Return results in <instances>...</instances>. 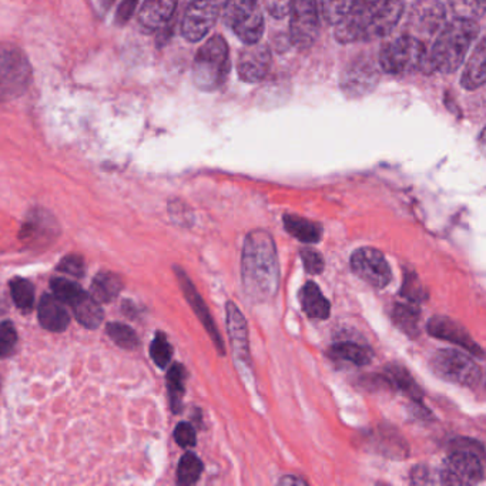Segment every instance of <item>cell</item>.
Instances as JSON below:
<instances>
[{
    "label": "cell",
    "instance_id": "6da1fadb",
    "mask_svg": "<svg viewBox=\"0 0 486 486\" xmlns=\"http://www.w3.org/2000/svg\"><path fill=\"white\" fill-rule=\"evenodd\" d=\"M404 11V0H354L347 15L336 25V40L348 45L388 36Z\"/></svg>",
    "mask_w": 486,
    "mask_h": 486
},
{
    "label": "cell",
    "instance_id": "7a4b0ae2",
    "mask_svg": "<svg viewBox=\"0 0 486 486\" xmlns=\"http://www.w3.org/2000/svg\"><path fill=\"white\" fill-rule=\"evenodd\" d=\"M241 279L251 300H271L279 288V263L276 243L270 232L255 230L244 239Z\"/></svg>",
    "mask_w": 486,
    "mask_h": 486
},
{
    "label": "cell",
    "instance_id": "3957f363",
    "mask_svg": "<svg viewBox=\"0 0 486 486\" xmlns=\"http://www.w3.org/2000/svg\"><path fill=\"white\" fill-rule=\"evenodd\" d=\"M479 32L481 29L478 22L466 19L454 18L452 22L443 25L426 54L425 65L422 70L441 75L457 72L464 63L465 56L478 37Z\"/></svg>",
    "mask_w": 486,
    "mask_h": 486
},
{
    "label": "cell",
    "instance_id": "277c9868",
    "mask_svg": "<svg viewBox=\"0 0 486 486\" xmlns=\"http://www.w3.org/2000/svg\"><path fill=\"white\" fill-rule=\"evenodd\" d=\"M230 69L229 45L222 35H215L197 52L193 65L194 85L203 92H215L224 85Z\"/></svg>",
    "mask_w": 486,
    "mask_h": 486
},
{
    "label": "cell",
    "instance_id": "5b68a950",
    "mask_svg": "<svg viewBox=\"0 0 486 486\" xmlns=\"http://www.w3.org/2000/svg\"><path fill=\"white\" fill-rule=\"evenodd\" d=\"M483 447L472 440H457L442 471L441 482L447 485H474L483 479Z\"/></svg>",
    "mask_w": 486,
    "mask_h": 486
},
{
    "label": "cell",
    "instance_id": "8992f818",
    "mask_svg": "<svg viewBox=\"0 0 486 486\" xmlns=\"http://www.w3.org/2000/svg\"><path fill=\"white\" fill-rule=\"evenodd\" d=\"M32 80V65L25 52L18 45L0 42V101L22 96Z\"/></svg>",
    "mask_w": 486,
    "mask_h": 486
},
{
    "label": "cell",
    "instance_id": "52a82bcc",
    "mask_svg": "<svg viewBox=\"0 0 486 486\" xmlns=\"http://www.w3.org/2000/svg\"><path fill=\"white\" fill-rule=\"evenodd\" d=\"M428 47L412 35H400L384 45L379 52V66L388 75H402L424 69Z\"/></svg>",
    "mask_w": 486,
    "mask_h": 486
},
{
    "label": "cell",
    "instance_id": "ba28073f",
    "mask_svg": "<svg viewBox=\"0 0 486 486\" xmlns=\"http://www.w3.org/2000/svg\"><path fill=\"white\" fill-rule=\"evenodd\" d=\"M224 23L244 45L257 44L264 33L262 0H225Z\"/></svg>",
    "mask_w": 486,
    "mask_h": 486
},
{
    "label": "cell",
    "instance_id": "9c48e42d",
    "mask_svg": "<svg viewBox=\"0 0 486 486\" xmlns=\"http://www.w3.org/2000/svg\"><path fill=\"white\" fill-rule=\"evenodd\" d=\"M433 371L450 383L476 388L482 383V369L474 358L458 350L436 351L431 358Z\"/></svg>",
    "mask_w": 486,
    "mask_h": 486
},
{
    "label": "cell",
    "instance_id": "30bf717a",
    "mask_svg": "<svg viewBox=\"0 0 486 486\" xmlns=\"http://www.w3.org/2000/svg\"><path fill=\"white\" fill-rule=\"evenodd\" d=\"M447 20V11L440 0H417L408 12L407 33L425 42L436 36Z\"/></svg>",
    "mask_w": 486,
    "mask_h": 486
},
{
    "label": "cell",
    "instance_id": "8fae6325",
    "mask_svg": "<svg viewBox=\"0 0 486 486\" xmlns=\"http://www.w3.org/2000/svg\"><path fill=\"white\" fill-rule=\"evenodd\" d=\"M291 40L300 49L314 45L320 33L319 2L317 0H290Z\"/></svg>",
    "mask_w": 486,
    "mask_h": 486
},
{
    "label": "cell",
    "instance_id": "7c38bea8",
    "mask_svg": "<svg viewBox=\"0 0 486 486\" xmlns=\"http://www.w3.org/2000/svg\"><path fill=\"white\" fill-rule=\"evenodd\" d=\"M220 13L222 0H190L182 16V37L191 44L200 42L213 29Z\"/></svg>",
    "mask_w": 486,
    "mask_h": 486
},
{
    "label": "cell",
    "instance_id": "4fadbf2b",
    "mask_svg": "<svg viewBox=\"0 0 486 486\" xmlns=\"http://www.w3.org/2000/svg\"><path fill=\"white\" fill-rule=\"evenodd\" d=\"M351 269L358 279L374 287L385 288L393 281V271L385 255L377 248L362 247L351 255Z\"/></svg>",
    "mask_w": 486,
    "mask_h": 486
},
{
    "label": "cell",
    "instance_id": "5bb4252c",
    "mask_svg": "<svg viewBox=\"0 0 486 486\" xmlns=\"http://www.w3.org/2000/svg\"><path fill=\"white\" fill-rule=\"evenodd\" d=\"M227 331H229L237 369L247 379L253 372L247 322L244 319L243 312H239V308L231 301L227 304Z\"/></svg>",
    "mask_w": 486,
    "mask_h": 486
},
{
    "label": "cell",
    "instance_id": "9a60e30c",
    "mask_svg": "<svg viewBox=\"0 0 486 486\" xmlns=\"http://www.w3.org/2000/svg\"><path fill=\"white\" fill-rule=\"evenodd\" d=\"M270 68H271V52L267 45L260 44V42L246 45L237 61L239 79L247 83H258L264 80L265 76L269 75Z\"/></svg>",
    "mask_w": 486,
    "mask_h": 486
},
{
    "label": "cell",
    "instance_id": "2e32d148",
    "mask_svg": "<svg viewBox=\"0 0 486 486\" xmlns=\"http://www.w3.org/2000/svg\"><path fill=\"white\" fill-rule=\"evenodd\" d=\"M426 329L435 338L450 341L455 345H459L464 350L469 351L472 355L478 357L479 360L485 358L482 348L474 341L471 334L468 333V329L465 328L459 322L455 321V320L448 319L443 315H435V317L429 320Z\"/></svg>",
    "mask_w": 486,
    "mask_h": 486
},
{
    "label": "cell",
    "instance_id": "e0dca14e",
    "mask_svg": "<svg viewBox=\"0 0 486 486\" xmlns=\"http://www.w3.org/2000/svg\"><path fill=\"white\" fill-rule=\"evenodd\" d=\"M175 276L179 279L180 287H182V294L184 297L189 301V304L193 308L197 317L200 320L204 328L210 336L211 341L215 343V348H217L218 354L224 355V343H223L222 334L218 331L217 326H215V320L211 317L210 312L203 298L200 297V294L197 293L196 287L191 283V279L187 277L186 272L182 271L179 267H175Z\"/></svg>",
    "mask_w": 486,
    "mask_h": 486
},
{
    "label": "cell",
    "instance_id": "ac0fdd59",
    "mask_svg": "<svg viewBox=\"0 0 486 486\" xmlns=\"http://www.w3.org/2000/svg\"><path fill=\"white\" fill-rule=\"evenodd\" d=\"M379 73L372 61H355L345 69L341 80L344 92L351 97L364 96L369 93L378 83Z\"/></svg>",
    "mask_w": 486,
    "mask_h": 486
},
{
    "label": "cell",
    "instance_id": "d6986e66",
    "mask_svg": "<svg viewBox=\"0 0 486 486\" xmlns=\"http://www.w3.org/2000/svg\"><path fill=\"white\" fill-rule=\"evenodd\" d=\"M179 0H146L139 11V23L147 32L165 29L174 16Z\"/></svg>",
    "mask_w": 486,
    "mask_h": 486
},
{
    "label": "cell",
    "instance_id": "ffe728a7",
    "mask_svg": "<svg viewBox=\"0 0 486 486\" xmlns=\"http://www.w3.org/2000/svg\"><path fill=\"white\" fill-rule=\"evenodd\" d=\"M37 312L42 327L52 333H61L70 324V314L65 307V303H61L52 294H45L44 297L40 298Z\"/></svg>",
    "mask_w": 486,
    "mask_h": 486
},
{
    "label": "cell",
    "instance_id": "44dd1931",
    "mask_svg": "<svg viewBox=\"0 0 486 486\" xmlns=\"http://www.w3.org/2000/svg\"><path fill=\"white\" fill-rule=\"evenodd\" d=\"M301 308L303 312L315 320H327L331 312V305L329 301L324 297V294L320 290V287L312 281H308L304 286L301 287L300 294Z\"/></svg>",
    "mask_w": 486,
    "mask_h": 486
},
{
    "label": "cell",
    "instance_id": "7402d4cb",
    "mask_svg": "<svg viewBox=\"0 0 486 486\" xmlns=\"http://www.w3.org/2000/svg\"><path fill=\"white\" fill-rule=\"evenodd\" d=\"M486 44L485 39L479 40L471 59L465 66L461 85L466 90H476L483 86L486 80Z\"/></svg>",
    "mask_w": 486,
    "mask_h": 486
},
{
    "label": "cell",
    "instance_id": "603a6c76",
    "mask_svg": "<svg viewBox=\"0 0 486 486\" xmlns=\"http://www.w3.org/2000/svg\"><path fill=\"white\" fill-rule=\"evenodd\" d=\"M70 307L73 308L77 321L86 328H97L103 321V310L96 298L83 293Z\"/></svg>",
    "mask_w": 486,
    "mask_h": 486
},
{
    "label": "cell",
    "instance_id": "cb8c5ba5",
    "mask_svg": "<svg viewBox=\"0 0 486 486\" xmlns=\"http://www.w3.org/2000/svg\"><path fill=\"white\" fill-rule=\"evenodd\" d=\"M331 357L341 361H347L357 367H364L372 361V351L365 347L362 344L354 343V341H343V343L334 344L329 350Z\"/></svg>",
    "mask_w": 486,
    "mask_h": 486
},
{
    "label": "cell",
    "instance_id": "d4e9b609",
    "mask_svg": "<svg viewBox=\"0 0 486 486\" xmlns=\"http://www.w3.org/2000/svg\"><path fill=\"white\" fill-rule=\"evenodd\" d=\"M284 225L291 236L300 239L301 243L317 244L322 237V227L319 223L310 222L298 215H286Z\"/></svg>",
    "mask_w": 486,
    "mask_h": 486
},
{
    "label": "cell",
    "instance_id": "484cf974",
    "mask_svg": "<svg viewBox=\"0 0 486 486\" xmlns=\"http://www.w3.org/2000/svg\"><path fill=\"white\" fill-rule=\"evenodd\" d=\"M386 379L388 383L393 384L395 388L402 391L405 395L412 398V400L417 401V402H421L422 393L421 388H419L418 384L415 383V379L412 378L411 374L401 367V365H390L386 369Z\"/></svg>",
    "mask_w": 486,
    "mask_h": 486
},
{
    "label": "cell",
    "instance_id": "4316f807",
    "mask_svg": "<svg viewBox=\"0 0 486 486\" xmlns=\"http://www.w3.org/2000/svg\"><path fill=\"white\" fill-rule=\"evenodd\" d=\"M122 288V279H118L116 274L101 271L97 274L93 284H92V294H93V298L101 303H110L117 297Z\"/></svg>",
    "mask_w": 486,
    "mask_h": 486
},
{
    "label": "cell",
    "instance_id": "83f0119b",
    "mask_svg": "<svg viewBox=\"0 0 486 486\" xmlns=\"http://www.w3.org/2000/svg\"><path fill=\"white\" fill-rule=\"evenodd\" d=\"M393 321L395 326L409 336L419 334V310L417 304H397L393 307Z\"/></svg>",
    "mask_w": 486,
    "mask_h": 486
},
{
    "label": "cell",
    "instance_id": "f1b7e54d",
    "mask_svg": "<svg viewBox=\"0 0 486 486\" xmlns=\"http://www.w3.org/2000/svg\"><path fill=\"white\" fill-rule=\"evenodd\" d=\"M184 381L186 369L182 364H174L167 372V390L172 404L173 412L182 409V397H184Z\"/></svg>",
    "mask_w": 486,
    "mask_h": 486
},
{
    "label": "cell",
    "instance_id": "f546056e",
    "mask_svg": "<svg viewBox=\"0 0 486 486\" xmlns=\"http://www.w3.org/2000/svg\"><path fill=\"white\" fill-rule=\"evenodd\" d=\"M201 472H203V462L200 458L193 452H187L180 459L177 468V483L182 486L194 485L198 482Z\"/></svg>",
    "mask_w": 486,
    "mask_h": 486
},
{
    "label": "cell",
    "instance_id": "4dcf8cb0",
    "mask_svg": "<svg viewBox=\"0 0 486 486\" xmlns=\"http://www.w3.org/2000/svg\"><path fill=\"white\" fill-rule=\"evenodd\" d=\"M455 19H466L478 22L485 13L486 0H448Z\"/></svg>",
    "mask_w": 486,
    "mask_h": 486
},
{
    "label": "cell",
    "instance_id": "1f68e13d",
    "mask_svg": "<svg viewBox=\"0 0 486 486\" xmlns=\"http://www.w3.org/2000/svg\"><path fill=\"white\" fill-rule=\"evenodd\" d=\"M12 298L16 307L22 312H30L35 304V287L25 279H13L11 281Z\"/></svg>",
    "mask_w": 486,
    "mask_h": 486
},
{
    "label": "cell",
    "instance_id": "d6a6232c",
    "mask_svg": "<svg viewBox=\"0 0 486 486\" xmlns=\"http://www.w3.org/2000/svg\"><path fill=\"white\" fill-rule=\"evenodd\" d=\"M108 334L118 347L125 348V350H134L139 345V336L134 333V329L122 324V322L108 324Z\"/></svg>",
    "mask_w": 486,
    "mask_h": 486
},
{
    "label": "cell",
    "instance_id": "836d02e7",
    "mask_svg": "<svg viewBox=\"0 0 486 486\" xmlns=\"http://www.w3.org/2000/svg\"><path fill=\"white\" fill-rule=\"evenodd\" d=\"M51 287L54 297L69 305H72L85 293L79 284L75 283V281H69L66 279H52Z\"/></svg>",
    "mask_w": 486,
    "mask_h": 486
},
{
    "label": "cell",
    "instance_id": "e575fe53",
    "mask_svg": "<svg viewBox=\"0 0 486 486\" xmlns=\"http://www.w3.org/2000/svg\"><path fill=\"white\" fill-rule=\"evenodd\" d=\"M354 0H321L322 18L328 25H336L347 15Z\"/></svg>",
    "mask_w": 486,
    "mask_h": 486
},
{
    "label": "cell",
    "instance_id": "d590c367",
    "mask_svg": "<svg viewBox=\"0 0 486 486\" xmlns=\"http://www.w3.org/2000/svg\"><path fill=\"white\" fill-rule=\"evenodd\" d=\"M150 357L154 364L160 367V369H166L168 362L172 361L173 347L168 343L167 336L165 334L158 333L154 336L153 343L150 345Z\"/></svg>",
    "mask_w": 486,
    "mask_h": 486
},
{
    "label": "cell",
    "instance_id": "8d00e7d4",
    "mask_svg": "<svg viewBox=\"0 0 486 486\" xmlns=\"http://www.w3.org/2000/svg\"><path fill=\"white\" fill-rule=\"evenodd\" d=\"M402 297L407 298L412 304H418L428 298V293L419 281L418 276L412 271H405L404 286H402Z\"/></svg>",
    "mask_w": 486,
    "mask_h": 486
},
{
    "label": "cell",
    "instance_id": "74e56055",
    "mask_svg": "<svg viewBox=\"0 0 486 486\" xmlns=\"http://www.w3.org/2000/svg\"><path fill=\"white\" fill-rule=\"evenodd\" d=\"M16 343H18V333H16L13 322H0V358H6L13 354Z\"/></svg>",
    "mask_w": 486,
    "mask_h": 486
},
{
    "label": "cell",
    "instance_id": "f35d334b",
    "mask_svg": "<svg viewBox=\"0 0 486 486\" xmlns=\"http://www.w3.org/2000/svg\"><path fill=\"white\" fill-rule=\"evenodd\" d=\"M301 258H303V264H304L308 274H321L326 264H324V258L319 251L314 248H303Z\"/></svg>",
    "mask_w": 486,
    "mask_h": 486
},
{
    "label": "cell",
    "instance_id": "ab89813d",
    "mask_svg": "<svg viewBox=\"0 0 486 486\" xmlns=\"http://www.w3.org/2000/svg\"><path fill=\"white\" fill-rule=\"evenodd\" d=\"M85 269L86 267H85V262H83V258L80 255H68V257L61 260L58 267L59 271L70 274V276L76 277V279L85 276Z\"/></svg>",
    "mask_w": 486,
    "mask_h": 486
},
{
    "label": "cell",
    "instance_id": "60d3db41",
    "mask_svg": "<svg viewBox=\"0 0 486 486\" xmlns=\"http://www.w3.org/2000/svg\"><path fill=\"white\" fill-rule=\"evenodd\" d=\"M174 440L182 448L194 447L197 440L196 431L189 422H180L179 425L175 426Z\"/></svg>",
    "mask_w": 486,
    "mask_h": 486
},
{
    "label": "cell",
    "instance_id": "b9f144b4",
    "mask_svg": "<svg viewBox=\"0 0 486 486\" xmlns=\"http://www.w3.org/2000/svg\"><path fill=\"white\" fill-rule=\"evenodd\" d=\"M137 4H139V0H123L117 9L116 23L117 25H125L126 22H129L133 13L136 12Z\"/></svg>",
    "mask_w": 486,
    "mask_h": 486
},
{
    "label": "cell",
    "instance_id": "7bdbcfd3",
    "mask_svg": "<svg viewBox=\"0 0 486 486\" xmlns=\"http://www.w3.org/2000/svg\"><path fill=\"white\" fill-rule=\"evenodd\" d=\"M265 6L274 18H284L288 13L290 0H265Z\"/></svg>",
    "mask_w": 486,
    "mask_h": 486
},
{
    "label": "cell",
    "instance_id": "ee69618b",
    "mask_svg": "<svg viewBox=\"0 0 486 486\" xmlns=\"http://www.w3.org/2000/svg\"><path fill=\"white\" fill-rule=\"evenodd\" d=\"M279 485H307L304 479L297 478V476H286V478L279 479Z\"/></svg>",
    "mask_w": 486,
    "mask_h": 486
}]
</instances>
